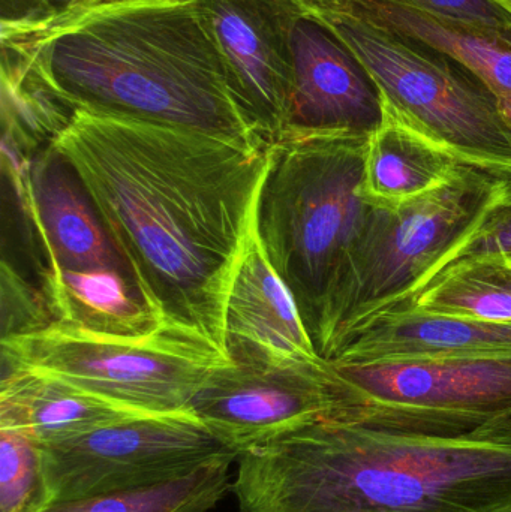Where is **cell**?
Masks as SVG:
<instances>
[{
    "mask_svg": "<svg viewBox=\"0 0 511 512\" xmlns=\"http://www.w3.org/2000/svg\"><path fill=\"white\" fill-rule=\"evenodd\" d=\"M511 355V324L386 310L351 325L326 361L369 364L422 358Z\"/></svg>",
    "mask_w": 511,
    "mask_h": 512,
    "instance_id": "cell-15",
    "label": "cell"
},
{
    "mask_svg": "<svg viewBox=\"0 0 511 512\" xmlns=\"http://www.w3.org/2000/svg\"><path fill=\"white\" fill-rule=\"evenodd\" d=\"M2 171L29 210L44 249L48 298L57 286L83 277L120 274L135 283L80 177L53 144L32 156L29 173Z\"/></svg>",
    "mask_w": 511,
    "mask_h": 512,
    "instance_id": "cell-12",
    "label": "cell"
},
{
    "mask_svg": "<svg viewBox=\"0 0 511 512\" xmlns=\"http://www.w3.org/2000/svg\"><path fill=\"white\" fill-rule=\"evenodd\" d=\"M510 255L511 179L510 182L507 183L506 188L498 195L497 200L489 206V209L483 213L479 222L471 228L470 233H468L455 248L450 249V251L428 271V274L423 277L422 282L419 283L416 291L408 298V301H410L417 292L431 285L438 277L443 276L444 273L452 270L456 265L476 261V259H504Z\"/></svg>",
    "mask_w": 511,
    "mask_h": 512,
    "instance_id": "cell-23",
    "label": "cell"
},
{
    "mask_svg": "<svg viewBox=\"0 0 511 512\" xmlns=\"http://www.w3.org/2000/svg\"><path fill=\"white\" fill-rule=\"evenodd\" d=\"M300 17L323 21L345 8L348 0H281Z\"/></svg>",
    "mask_w": 511,
    "mask_h": 512,
    "instance_id": "cell-27",
    "label": "cell"
},
{
    "mask_svg": "<svg viewBox=\"0 0 511 512\" xmlns=\"http://www.w3.org/2000/svg\"><path fill=\"white\" fill-rule=\"evenodd\" d=\"M48 505L41 447L17 430L0 429V512H41Z\"/></svg>",
    "mask_w": 511,
    "mask_h": 512,
    "instance_id": "cell-22",
    "label": "cell"
},
{
    "mask_svg": "<svg viewBox=\"0 0 511 512\" xmlns=\"http://www.w3.org/2000/svg\"><path fill=\"white\" fill-rule=\"evenodd\" d=\"M290 129L372 135L383 96L356 54L321 21L300 18L293 32Z\"/></svg>",
    "mask_w": 511,
    "mask_h": 512,
    "instance_id": "cell-13",
    "label": "cell"
},
{
    "mask_svg": "<svg viewBox=\"0 0 511 512\" xmlns=\"http://www.w3.org/2000/svg\"><path fill=\"white\" fill-rule=\"evenodd\" d=\"M231 92L261 143L290 126L293 32L299 14L281 0H198Z\"/></svg>",
    "mask_w": 511,
    "mask_h": 512,
    "instance_id": "cell-11",
    "label": "cell"
},
{
    "mask_svg": "<svg viewBox=\"0 0 511 512\" xmlns=\"http://www.w3.org/2000/svg\"><path fill=\"white\" fill-rule=\"evenodd\" d=\"M233 462L221 460L179 480L144 489L53 502L41 512H207L231 490Z\"/></svg>",
    "mask_w": 511,
    "mask_h": 512,
    "instance_id": "cell-20",
    "label": "cell"
},
{
    "mask_svg": "<svg viewBox=\"0 0 511 512\" xmlns=\"http://www.w3.org/2000/svg\"><path fill=\"white\" fill-rule=\"evenodd\" d=\"M330 366L365 400L374 429L462 438L511 411V355Z\"/></svg>",
    "mask_w": 511,
    "mask_h": 512,
    "instance_id": "cell-9",
    "label": "cell"
},
{
    "mask_svg": "<svg viewBox=\"0 0 511 512\" xmlns=\"http://www.w3.org/2000/svg\"><path fill=\"white\" fill-rule=\"evenodd\" d=\"M321 23L356 54L381 96L411 125L465 164L511 176V117L470 69L348 9Z\"/></svg>",
    "mask_w": 511,
    "mask_h": 512,
    "instance_id": "cell-7",
    "label": "cell"
},
{
    "mask_svg": "<svg viewBox=\"0 0 511 512\" xmlns=\"http://www.w3.org/2000/svg\"><path fill=\"white\" fill-rule=\"evenodd\" d=\"M495 5L500 6L501 9L511 15V0H491Z\"/></svg>",
    "mask_w": 511,
    "mask_h": 512,
    "instance_id": "cell-28",
    "label": "cell"
},
{
    "mask_svg": "<svg viewBox=\"0 0 511 512\" xmlns=\"http://www.w3.org/2000/svg\"><path fill=\"white\" fill-rule=\"evenodd\" d=\"M464 438L476 439V441L491 442V444L504 445L511 448V411L500 417L492 418L488 423L480 426L476 432Z\"/></svg>",
    "mask_w": 511,
    "mask_h": 512,
    "instance_id": "cell-26",
    "label": "cell"
},
{
    "mask_svg": "<svg viewBox=\"0 0 511 512\" xmlns=\"http://www.w3.org/2000/svg\"><path fill=\"white\" fill-rule=\"evenodd\" d=\"M344 9L449 54L500 99L511 117V32L428 14L392 0H348Z\"/></svg>",
    "mask_w": 511,
    "mask_h": 512,
    "instance_id": "cell-17",
    "label": "cell"
},
{
    "mask_svg": "<svg viewBox=\"0 0 511 512\" xmlns=\"http://www.w3.org/2000/svg\"><path fill=\"white\" fill-rule=\"evenodd\" d=\"M191 411L237 456L312 424H363L371 414L326 360L227 364L207 379Z\"/></svg>",
    "mask_w": 511,
    "mask_h": 512,
    "instance_id": "cell-10",
    "label": "cell"
},
{
    "mask_svg": "<svg viewBox=\"0 0 511 512\" xmlns=\"http://www.w3.org/2000/svg\"><path fill=\"white\" fill-rule=\"evenodd\" d=\"M230 363L206 337L164 325L117 336L56 321L2 339V370L39 373L143 415L192 414L198 391Z\"/></svg>",
    "mask_w": 511,
    "mask_h": 512,
    "instance_id": "cell-5",
    "label": "cell"
},
{
    "mask_svg": "<svg viewBox=\"0 0 511 512\" xmlns=\"http://www.w3.org/2000/svg\"><path fill=\"white\" fill-rule=\"evenodd\" d=\"M239 512H511V448L324 421L240 454Z\"/></svg>",
    "mask_w": 511,
    "mask_h": 512,
    "instance_id": "cell-3",
    "label": "cell"
},
{
    "mask_svg": "<svg viewBox=\"0 0 511 512\" xmlns=\"http://www.w3.org/2000/svg\"><path fill=\"white\" fill-rule=\"evenodd\" d=\"M2 23V54L75 111L261 143L240 110L198 0H77Z\"/></svg>",
    "mask_w": 511,
    "mask_h": 512,
    "instance_id": "cell-2",
    "label": "cell"
},
{
    "mask_svg": "<svg viewBox=\"0 0 511 512\" xmlns=\"http://www.w3.org/2000/svg\"><path fill=\"white\" fill-rule=\"evenodd\" d=\"M371 135L290 129L269 146L255 230L323 358L330 313L368 203Z\"/></svg>",
    "mask_w": 511,
    "mask_h": 512,
    "instance_id": "cell-4",
    "label": "cell"
},
{
    "mask_svg": "<svg viewBox=\"0 0 511 512\" xmlns=\"http://www.w3.org/2000/svg\"><path fill=\"white\" fill-rule=\"evenodd\" d=\"M51 144L80 177L156 325L200 334L225 354V306L269 146L87 110Z\"/></svg>",
    "mask_w": 511,
    "mask_h": 512,
    "instance_id": "cell-1",
    "label": "cell"
},
{
    "mask_svg": "<svg viewBox=\"0 0 511 512\" xmlns=\"http://www.w3.org/2000/svg\"><path fill=\"white\" fill-rule=\"evenodd\" d=\"M41 451L50 504L144 489L239 459L194 414L129 418Z\"/></svg>",
    "mask_w": 511,
    "mask_h": 512,
    "instance_id": "cell-8",
    "label": "cell"
},
{
    "mask_svg": "<svg viewBox=\"0 0 511 512\" xmlns=\"http://www.w3.org/2000/svg\"><path fill=\"white\" fill-rule=\"evenodd\" d=\"M383 120L369 137L363 200L396 207L449 182L462 164L458 156L426 137L383 98Z\"/></svg>",
    "mask_w": 511,
    "mask_h": 512,
    "instance_id": "cell-18",
    "label": "cell"
},
{
    "mask_svg": "<svg viewBox=\"0 0 511 512\" xmlns=\"http://www.w3.org/2000/svg\"><path fill=\"white\" fill-rule=\"evenodd\" d=\"M428 14L510 30L511 15L491 0H392Z\"/></svg>",
    "mask_w": 511,
    "mask_h": 512,
    "instance_id": "cell-24",
    "label": "cell"
},
{
    "mask_svg": "<svg viewBox=\"0 0 511 512\" xmlns=\"http://www.w3.org/2000/svg\"><path fill=\"white\" fill-rule=\"evenodd\" d=\"M393 310L511 324V268L503 258L464 262Z\"/></svg>",
    "mask_w": 511,
    "mask_h": 512,
    "instance_id": "cell-19",
    "label": "cell"
},
{
    "mask_svg": "<svg viewBox=\"0 0 511 512\" xmlns=\"http://www.w3.org/2000/svg\"><path fill=\"white\" fill-rule=\"evenodd\" d=\"M75 2L77 0H2V20L50 17Z\"/></svg>",
    "mask_w": 511,
    "mask_h": 512,
    "instance_id": "cell-25",
    "label": "cell"
},
{
    "mask_svg": "<svg viewBox=\"0 0 511 512\" xmlns=\"http://www.w3.org/2000/svg\"><path fill=\"white\" fill-rule=\"evenodd\" d=\"M504 261H506L507 265H509V267L511 268V255L507 256V258H504Z\"/></svg>",
    "mask_w": 511,
    "mask_h": 512,
    "instance_id": "cell-29",
    "label": "cell"
},
{
    "mask_svg": "<svg viewBox=\"0 0 511 512\" xmlns=\"http://www.w3.org/2000/svg\"><path fill=\"white\" fill-rule=\"evenodd\" d=\"M510 179L509 174L462 164L449 182L416 200L396 207L368 204L330 313L324 360L351 325L404 306Z\"/></svg>",
    "mask_w": 511,
    "mask_h": 512,
    "instance_id": "cell-6",
    "label": "cell"
},
{
    "mask_svg": "<svg viewBox=\"0 0 511 512\" xmlns=\"http://www.w3.org/2000/svg\"><path fill=\"white\" fill-rule=\"evenodd\" d=\"M75 110L18 60L2 54L3 138L33 156L71 123Z\"/></svg>",
    "mask_w": 511,
    "mask_h": 512,
    "instance_id": "cell-21",
    "label": "cell"
},
{
    "mask_svg": "<svg viewBox=\"0 0 511 512\" xmlns=\"http://www.w3.org/2000/svg\"><path fill=\"white\" fill-rule=\"evenodd\" d=\"M225 354L233 363L297 364L324 360L296 303L252 230L225 306Z\"/></svg>",
    "mask_w": 511,
    "mask_h": 512,
    "instance_id": "cell-14",
    "label": "cell"
},
{
    "mask_svg": "<svg viewBox=\"0 0 511 512\" xmlns=\"http://www.w3.org/2000/svg\"><path fill=\"white\" fill-rule=\"evenodd\" d=\"M144 417L72 385L29 370H2L0 429L17 430L39 447Z\"/></svg>",
    "mask_w": 511,
    "mask_h": 512,
    "instance_id": "cell-16",
    "label": "cell"
}]
</instances>
